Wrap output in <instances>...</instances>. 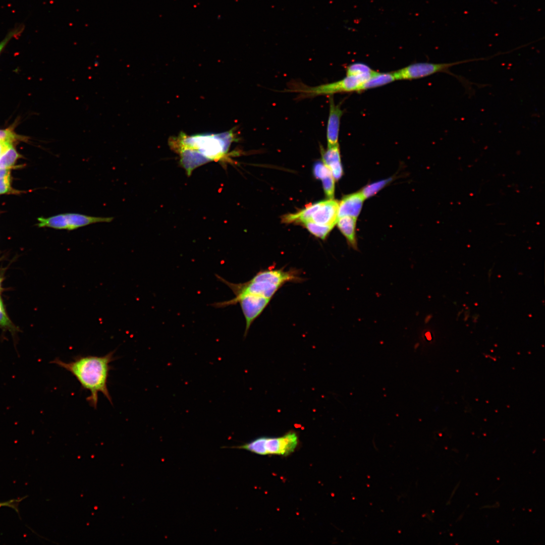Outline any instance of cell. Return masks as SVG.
<instances>
[{
  "instance_id": "obj_26",
  "label": "cell",
  "mask_w": 545,
  "mask_h": 545,
  "mask_svg": "<svg viewBox=\"0 0 545 545\" xmlns=\"http://www.w3.org/2000/svg\"><path fill=\"white\" fill-rule=\"evenodd\" d=\"M1 282H2V279H1V278H0V288H1Z\"/></svg>"
},
{
  "instance_id": "obj_16",
  "label": "cell",
  "mask_w": 545,
  "mask_h": 545,
  "mask_svg": "<svg viewBox=\"0 0 545 545\" xmlns=\"http://www.w3.org/2000/svg\"><path fill=\"white\" fill-rule=\"evenodd\" d=\"M391 180L392 178H389L371 183L364 187L359 192L365 199L368 198L377 193L391 182Z\"/></svg>"
},
{
  "instance_id": "obj_24",
  "label": "cell",
  "mask_w": 545,
  "mask_h": 545,
  "mask_svg": "<svg viewBox=\"0 0 545 545\" xmlns=\"http://www.w3.org/2000/svg\"><path fill=\"white\" fill-rule=\"evenodd\" d=\"M0 326L13 330V326L6 314L5 311L0 312Z\"/></svg>"
},
{
  "instance_id": "obj_1",
  "label": "cell",
  "mask_w": 545,
  "mask_h": 545,
  "mask_svg": "<svg viewBox=\"0 0 545 545\" xmlns=\"http://www.w3.org/2000/svg\"><path fill=\"white\" fill-rule=\"evenodd\" d=\"M235 138L233 130L220 133L193 135L180 134L170 140V145L180 157V162L188 174L210 161L226 158Z\"/></svg>"
},
{
  "instance_id": "obj_2",
  "label": "cell",
  "mask_w": 545,
  "mask_h": 545,
  "mask_svg": "<svg viewBox=\"0 0 545 545\" xmlns=\"http://www.w3.org/2000/svg\"><path fill=\"white\" fill-rule=\"evenodd\" d=\"M114 352L111 351L102 356L79 355L69 362L56 358L51 363L70 372L78 380L82 389L90 392L86 400L90 406L96 409L99 393H101L113 404L107 388V380L112 369L110 364L115 359Z\"/></svg>"
},
{
  "instance_id": "obj_17",
  "label": "cell",
  "mask_w": 545,
  "mask_h": 545,
  "mask_svg": "<svg viewBox=\"0 0 545 545\" xmlns=\"http://www.w3.org/2000/svg\"><path fill=\"white\" fill-rule=\"evenodd\" d=\"M375 72L367 65L360 63L351 64L346 69V75L348 76L371 75Z\"/></svg>"
},
{
  "instance_id": "obj_3",
  "label": "cell",
  "mask_w": 545,
  "mask_h": 545,
  "mask_svg": "<svg viewBox=\"0 0 545 545\" xmlns=\"http://www.w3.org/2000/svg\"><path fill=\"white\" fill-rule=\"evenodd\" d=\"M301 271L291 268L285 270L284 267L276 268L269 267L257 272L250 280L244 283H233L218 275V280L226 285L233 292L235 297L230 299L235 300L244 296L267 299L271 300L276 293L288 283H301L305 278L301 276Z\"/></svg>"
},
{
  "instance_id": "obj_11",
  "label": "cell",
  "mask_w": 545,
  "mask_h": 545,
  "mask_svg": "<svg viewBox=\"0 0 545 545\" xmlns=\"http://www.w3.org/2000/svg\"><path fill=\"white\" fill-rule=\"evenodd\" d=\"M320 149L323 163L330 170L335 180H339L343 174V170L339 144L328 146L326 150L322 148Z\"/></svg>"
},
{
  "instance_id": "obj_9",
  "label": "cell",
  "mask_w": 545,
  "mask_h": 545,
  "mask_svg": "<svg viewBox=\"0 0 545 545\" xmlns=\"http://www.w3.org/2000/svg\"><path fill=\"white\" fill-rule=\"evenodd\" d=\"M343 111L339 104L334 102L333 95H329V113L326 126L328 146L338 143L341 119Z\"/></svg>"
},
{
  "instance_id": "obj_6",
  "label": "cell",
  "mask_w": 545,
  "mask_h": 545,
  "mask_svg": "<svg viewBox=\"0 0 545 545\" xmlns=\"http://www.w3.org/2000/svg\"><path fill=\"white\" fill-rule=\"evenodd\" d=\"M296 432L290 431L279 437H261L243 445L232 447L260 455L286 456L294 452L299 441Z\"/></svg>"
},
{
  "instance_id": "obj_10",
  "label": "cell",
  "mask_w": 545,
  "mask_h": 545,
  "mask_svg": "<svg viewBox=\"0 0 545 545\" xmlns=\"http://www.w3.org/2000/svg\"><path fill=\"white\" fill-rule=\"evenodd\" d=\"M364 200L359 191L344 196L339 202L338 218L349 216L357 219L361 211Z\"/></svg>"
},
{
  "instance_id": "obj_18",
  "label": "cell",
  "mask_w": 545,
  "mask_h": 545,
  "mask_svg": "<svg viewBox=\"0 0 545 545\" xmlns=\"http://www.w3.org/2000/svg\"><path fill=\"white\" fill-rule=\"evenodd\" d=\"M23 24H16L9 30L5 38L0 42V56L11 39L20 36L24 30Z\"/></svg>"
},
{
  "instance_id": "obj_20",
  "label": "cell",
  "mask_w": 545,
  "mask_h": 545,
  "mask_svg": "<svg viewBox=\"0 0 545 545\" xmlns=\"http://www.w3.org/2000/svg\"><path fill=\"white\" fill-rule=\"evenodd\" d=\"M324 193L329 199H333L335 190V180L332 174L321 179Z\"/></svg>"
},
{
  "instance_id": "obj_13",
  "label": "cell",
  "mask_w": 545,
  "mask_h": 545,
  "mask_svg": "<svg viewBox=\"0 0 545 545\" xmlns=\"http://www.w3.org/2000/svg\"><path fill=\"white\" fill-rule=\"evenodd\" d=\"M396 80L393 72L379 73L376 72L360 87L359 91L386 85Z\"/></svg>"
},
{
  "instance_id": "obj_14",
  "label": "cell",
  "mask_w": 545,
  "mask_h": 545,
  "mask_svg": "<svg viewBox=\"0 0 545 545\" xmlns=\"http://www.w3.org/2000/svg\"><path fill=\"white\" fill-rule=\"evenodd\" d=\"M302 225L312 235L322 240L326 239L334 228L333 226L320 225L312 221L304 222Z\"/></svg>"
},
{
  "instance_id": "obj_25",
  "label": "cell",
  "mask_w": 545,
  "mask_h": 545,
  "mask_svg": "<svg viewBox=\"0 0 545 545\" xmlns=\"http://www.w3.org/2000/svg\"><path fill=\"white\" fill-rule=\"evenodd\" d=\"M12 146L13 144L11 143L0 140V157Z\"/></svg>"
},
{
  "instance_id": "obj_21",
  "label": "cell",
  "mask_w": 545,
  "mask_h": 545,
  "mask_svg": "<svg viewBox=\"0 0 545 545\" xmlns=\"http://www.w3.org/2000/svg\"><path fill=\"white\" fill-rule=\"evenodd\" d=\"M10 169H0V194L8 192L11 189Z\"/></svg>"
},
{
  "instance_id": "obj_7",
  "label": "cell",
  "mask_w": 545,
  "mask_h": 545,
  "mask_svg": "<svg viewBox=\"0 0 545 545\" xmlns=\"http://www.w3.org/2000/svg\"><path fill=\"white\" fill-rule=\"evenodd\" d=\"M114 219L112 216H95L79 213L67 212L48 217H39L38 226L57 230L73 231L91 224L110 223Z\"/></svg>"
},
{
  "instance_id": "obj_8",
  "label": "cell",
  "mask_w": 545,
  "mask_h": 545,
  "mask_svg": "<svg viewBox=\"0 0 545 545\" xmlns=\"http://www.w3.org/2000/svg\"><path fill=\"white\" fill-rule=\"evenodd\" d=\"M339 202L333 199L319 201L310 221L334 227L338 219Z\"/></svg>"
},
{
  "instance_id": "obj_15",
  "label": "cell",
  "mask_w": 545,
  "mask_h": 545,
  "mask_svg": "<svg viewBox=\"0 0 545 545\" xmlns=\"http://www.w3.org/2000/svg\"><path fill=\"white\" fill-rule=\"evenodd\" d=\"M20 156L15 148L12 146L0 157V169H10Z\"/></svg>"
},
{
  "instance_id": "obj_19",
  "label": "cell",
  "mask_w": 545,
  "mask_h": 545,
  "mask_svg": "<svg viewBox=\"0 0 545 545\" xmlns=\"http://www.w3.org/2000/svg\"><path fill=\"white\" fill-rule=\"evenodd\" d=\"M25 137L17 134L14 130L13 126L9 128L0 129V140L12 143L18 141H25L27 139Z\"/></svg>"
},
{
  "instance_id": "obj_12",
  "label": "cell",
  "mask_w": 545,
  "mask_h": 545,
  "mask_svg": "<svg viewBox=\"0 0 545 545\" xmlns=\"http://www.w3.org/2000/svg\"><path fill=\"white\" fill-rule=\"evenodd\" d=\"M356 219L353 217L344 216L339 217L336 223L348 245L355 250L358 249L356 233Z\"/></svg>"
},
{
  "instance_id": "obj_4",
  "label": "cell",
  "mask_w": 545,
  "mask_h": 545,
  "mask_svg": "<svg viewBox=\"0 0 545 545\" xmlns=\"http://www.w3.org/2000/svg\"><path fill=\"white\" fill-rule=\"evenodd\" d=\"M498 56V54L497 53L486 57L469 59L450 63H418L410 65L393 72V73L396 80L421 78L438 73H447L456 78L465 88L466 92L469 96H471L474 94L472 86L473 84L476 85V84L470 82L464 77L453 73L450 71V68L453 66L464 63L479 61H487Z\"/></svg>"
},
{
  "instance_id": "obj_5",
  "label": "cell",
  "mask_w": 545,
  "mask_h": 545,
  "mask_svg": "<svg viewBox=\"0 0 545 545\" xmlns=\"http://www.w3.org/2000/svg\"><path fill=\"white\" fill-rule=\"evenodd\" d=\"M373 75H346L341 80L315 86H309L299 82H295L291 83L287 91L298 93V97L301 98L322 95H332L337 93L359 91L361 85Z\"/></svg>"
},
{
  "instance_id": "obj_22",
  "label": "cell",
  "mask_w": 545,
  "mask_h": 545,
  "mask_svg": "<svg viewBox=\"0 0 545 545\" xmlns=\"http://www.w3.org/2000/svg\"><path fill=\"white\" fill-rule=\"evenodd\" d=\"M313 174L315 177L320 180L332 174L330 170L322 162H318L313 167Z\"/></svg>"
},
{
  "instance_id": "obj_23",
  "label": "cell",
  "mask_w": 545,
  "mask_h": 545,
  "mask_svg": "<svg viewBox=\"0 0 545 545\" xmlns=\"http://www.w3.org/2000/svg\"><path fill=\"white\" fill-rule=\"evenodd\" d=\"M25 498V497H23V498H22L21 499H19L18 500L15 499V500H9V501H6V502H0V507H10V508H12V509H14L18 513H19V511H18V504L21 501H22Z\"/></svg>"
}]
</instances>
